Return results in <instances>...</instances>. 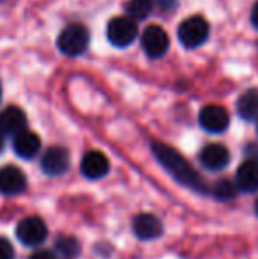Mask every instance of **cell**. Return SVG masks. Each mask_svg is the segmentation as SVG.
<instances>
[{"label":"cell","instance_id":"18","mask_svg":"<svg viewBox=\"0 0 258 259\" xmlns=\"http://www.w3.org/2000/svg\"><path fill=\"white\" fill-rule=\"evenodd\" d=\"M57 250L60 254H64L65 257H75L80 252V245L72 236H60L57 240Z\"/></svg>","mask_w":258,"mask_h":259},{"label":"cell","instance_id":"8","mask_svg":"<svg viewBox=\"0 0 258 259\" xmlns=\"http://www.w3.org/2000/svg\"><path fill=\"white\" fill-rule=\"evenodd\" d=\"M69 162H71V157H69V152L65 148L52 147L43 154L41 169L48 177H59V175H64L67 171Z\"/></svg>","mask_w":258,"mask_h":259},{"label":"cell","instance_id":"16","mask_svg":"<svg viewBox=\"0 0 258 259\" xmlns=\"http://www.w3.org/2000/svg\"><path fill=\"white\" fill-rule=\"evenodd\" d=\"M237 113L244 120L258 118V89H249L239 97Z\"/></svg>","mask_w":258,"mask_h":259},{"label":"cell","instance_id":"12","mask_svg":"<svg viewBox=\"0 0 258 259\" xmlns=\"http://www.w3.org/2000/svg\"><path fill=\"white\" fill-rule=\"evenodd\" d=\"M23 129H27V116L20 108L9 106L0 113V133L4 136H14Z\"/></svg>","mask_w":258,"mask_h":259},{"label":"cell","instance_id":"14","mask_svg":"<svg viewBox=\"0 0 258 259\" xmlns=\"http://www.w3.org/2000/svg\"><path fill=\"white\" fill-rule=\"evenodd\" d=\"M13 148L21 159H32L34 155H38L41 148V140L35 133L23 129L13 136Z\"/></svg>","mask_w":258,"mask_h":259},{"label":"cell","instance_id":"17","mask_svg":"<svg viewBox=\"0 0 258 259\" xmlns=\"http://www.w3.org/2000/svg\"><path fill=\"white\" fill-rule=\"evenodd\" d=\"M156 6V0H129L128 4V16L133 20H145L152 13Z\"/></svg>","mask_w":258,"mask_h":259},{"label":"cell","instance_id":"15","mask_svg":"<svg viewBox=\"0 0 258 259\" xmlns=\"http://www.w3.org/2000/svg\"><path fill=\"white\" fill-rule=\"evenodd\" d=\"M237 187L242 192H256L258 191V160L256 159H246L239 166L237 175H235Z\"/></svg>","mask_w":258,"mask_h":259},{"label":"cell","instance_id":"6","mask_svg":"<svg viewBox=\"0 0 258 259\" xmlns=\"http://www.w3.org/2000/svg\"><path fill=\"white\" fill-rule=\"evenodd\" d=\"M141 48L151 58H161L170 48V37L159 25H151L141 34Z\"/></svg>","mask_w":258,"mask_h":259},{"label":"cell","instance_id":"25","mask_svg":"<svg viewBox=\"0 0 258 259\" xmlns=\"http://www.w3.org/2000/svg\"><path fill=\"white\" fill-rule=\"evenodd\" d=\"M256 213H258V201H256Z\"/></svg>","mask_w":258,"mask_h":259},{"label":"cell","instance_id":"22","mask_svg":"<svg viewBox=\"0 0 258 259\" xmlns=\"http://www.w3.org/2000/svg\"><path fill=\"white\" fill-rule=\"evenodd\" d=\"M156 6H159L163 11L173 9L175 7V0H156Z\"/></svg>","mask_w":258,"mask_h":259},{"label":"cell","instance_id":"9","mask_svg":"<svg viewBox=\"0 0 258 259\" xmlns=\"http://www.w3.org/2000/svg\"><path fill=\"white\" fill-rule=\"evenodd\" d=\"M80 167H82L83 177H87L89 180H99V178L106 177L110 171V160L103 152L90 150L83 155Z\"/></svg>","mask_w":258,"mask_h":259},{"label":"cell","instance_id":"2","mask_svg":"<svg viewBox=\"0 0 258 259\" xmlns=\"http://www.w3.org/2000/svg\"><path fill=\"white\" fill-rule=\"evenodd\" d=\"M89 30L83 25H69L59 35V50L69 57H78L89 48Z\"/></svg>","mask_w":258,"mask_h":259},{"label":"cell","instance_id":"5","mask_svg":"<svg viewBox=\"0 0 258 259\" xmlns=\"http://www.w3.org/2000/svg\"><path fill=\"white\" fill-rule=\"evenodd\" d=\"M46 235H48V228L41 217H25L16 226L18 240L27 247L41 245L46 240Z\"/></svg>","mask_w":258,"mask_h":259},{"label":"cell","instance_id":"3","mask_svg":"<svg viewBox=\"0 0 258 259\" xmlns=\"http://www.w3.org/2000/svg\"><path fill=\"white\" fill-rule=\"evenodd\" d=\"M108 41L117 48H126L138 37L136 20L131 16H117L108 23L106 28Z\"/></svg>","mask_w":258,"mask_h":259},{"label":"cell","instance_id":"11","mask_svg":"<svg viewBox=\"0 0 258 259\" xmlns=\"http://www.w3.org/2000/svg\"><path fill=\"white\" fill-rule=\"evenodd\" d=\"M200 162L210 171L225 169L228 166V162H230V152L223 145L210 143L207 147H203V150L200 152Z\"/></svg>","mask_w":258,"mask_h":259},{"label":"cell","instance_id":"10","mask_svg":"<svg viewBox=\"0 0 258 259\" xmlns=\"http://www.w3.org/2000/svg\"><path fill=\"white\" fill-rule=\"evenodd\" d=\"M27 187V177L16 166H4L0 169V192L6 196L20 194Z\"/></svg>","mask_w":258,"mask_h":259},{"label":"cell","instance_id":"13","mask_svg":"<svg viewBox=\"0 0 258 259\" xmlns=\"http://www.w3.org/2000/svg\"><path fill=\"white\" fill-rule=\"evenodd\" d=\"M133 231L140 240H154L158 236H161L163 224L156 215L140 213L133 221Z\"/></svg>","mask_w":258,"mask_h":259},{"label":"cell","instance_id":"26","mask_svg":"<svg viewBox=\"0 0 258 259\" xmlns=\"http://www.w3.org/2000/svg\"><path fill=\"white\" fill-rule=\"evenodd\" d=\"M0 97H2V89H0Z\"/></svg>","mask_w":258,"mask_h":259},{"label":"cell","instance_id":"21","mask_svg":"<svg viewBox=\"0 0 258 259\" xmlns=\"http://www.w3.org/2000/svg\"><path fill=\"white\" fill-rule=\"evenodd\" d=\"M30 259H57L55 254L50 252V250H38L30 256Z\"/></svg>","mask_w":258,"mask_h":259},{"label":"cell","instance_id":"24","mask_svg":"<svg viewBox=\"0 0 258 259\" xmlns=\"http://www.w3.org/2000/svg\"><path fill=\"white\" fill-rule=\"evenodd\" d=\"M0 147H2V133H0Z\"/></svg>","mask_w":258,"mask_h":259},{"label":"cell","instance_id":"7","mask_svg":"<svg viewBox=\"0 0 258 259\" xmlns=\"http://www.w3.org/2000/svg\"><path fill=\"white\" fill-rule=\"evenodd\" d=\"M200 125L207 131V133H214L219 134L223 131L228 129L230 125V115L223 106L217 104H209L200 111Z\"/></svg>","mask_w":258,"mask_h":259},{"label":"cell","instance_id":"1","mask_svg":"<svg viewBox=\"0 0 258 259\" xmlns=\"http://www.w3.org/2000/svg\"><path fill=\"white\" fill-rule=\"evenodd\" d=\"M152 154L156 155L159 164H161L179 184H182L184 187H190L191 191H196V192L207 191L202 177L196 173L193 169V166H191L175 148L168 147V145H165V143H154L152 145Z\"/></svg>","mask_w":258,"mask_h":259},{"label":"cell","instance_id":"23","mask_svg":"<svg viewBox=\"0 0 258 259\" xmlns=\"http://www.w3.org/2000/svg\"><path fill=\"white\" fill-rule=\"evenodd\" d=\"M251 23L258 28V2L255 4V7L251 11Z\"/></svg>","mask_w":258,"mask_h":259},{"label":"cell","instance_id":"4","mask_svg":"<svg viewBox=\"0 0 258 259\" xmlns=\"http://www.w3.org/2000/svg\"><path fill=\"white\" fill-rule=\"evenodd\" d=\"M209 23L202 16H191L179 27V41L186 48H198L209 37Z\"/></svg>","mask_w":258,"mask_h":259},{"label":"cell","instance_id":"20","mask_svg":"<svg viewBox=\"0 0 258 259\" xmlns=\"http://www.w3.org/2000/svg\"><path fill=\"white\" fill-rule=\"evenodd\" d=\"M0 259H14L13 245L6 238H0Z\"/></svg>","mask_w":258,"mask_h":259},{"label":"cell","instance_id":"19","mask_svg":"<svg viewBox=\"0 0 258 259\" xmlns=\"http://www.w3.org/2000/svg\"><path fill=\"white\" fill-rule=\"evenodd\" d=\"M235 192H237V187L228 180L217 182L216 187H214V196L221 201H228V199L235 198Z\"/></svg>","mask_w":258,"mask_h":259}]
</instances>
